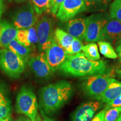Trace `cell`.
I'll return each mask as SVG.
<instances>
[{
    "label": "cell",
    "mask_w": 121,
    "mask_h": 121,
    "mask_svg": "<svg viewBox=\"0 0 121 121\" xmlns=\"http://www.w3.org/2000/svg\"><path fill=\"white\" fill-rule=\"evenodd\" d=\"M72 93L71 85L64 80L43 87L39 95V109L42 115L52 114L61 108L70 99Z\"/></svg>",
    "instance_id": "obj_1"
},
{
    "label": "cell",
    "mask_w": 121,
    "mask_h": 121,
    "mask_svg": "<svg viewBox=\"0 0 121 121\" xmlns=\"http://www.w3.org/2000/svg\"><path fill=\"white\" fill-rule=\"evenodd\" d=\"M59 69L63 73L74 77H84L103 74L107 70L106 63L103 60H91L82 52L68 55Z\"/></svg>",
    "instance_id": "obj_2"
},
{
    "label": "cell",
    "mask_w": 121,
    "mask_h": 121,
    "mask_svg": "<svg viewBox=\"0 0 121 121\" xmlns=\"http://www.w3.org/2000/svg\"><path fill=\"white\" fill-rule=\"evenodd\" d=\"M38 104L32 89L24 85L21 88L16 98V112L30 118L31 121H41L38 114Z\"/></svg>",
    "instance_id": "obj_3"
},
{
    "label": "cell",
    "mask_w": 121,
    "mask_h": 121,
    "mask_svg": "<svg viewBox=\"0 0 121 121\" xmlns=\"http://www.w3.org/2000/svg\"><path fill=\"white\" fill-rule=\"evenodd\" d=\"M26 62L7 48L0 49V69L10 78H19L25 69Z\"/></svg>",
    "instance_id": "obj_4"
},
{
    "label": "cell",
    "mask_w": 121,
    "mask_h": 121,
    "mask_svg": "<svg viewBox=\"0 0 121 121\" xmlns=\"http://www.w3.org/2000/svg\"><path fill=\"white\" fill-rule=\"evenodd\" d=\"M113 78V76L110 73L89 76L85 78L83 81L82 89L86 94L98 99L104 93Z\"/></svg>",
    "instance_id": "obj_5"
},
{
    "label": "cell",
    "mask_w": 121,
    "mask_h": 121,
    "mask_svg": "<svg viewBox=\"0 0 121 121\" xmlns=\"http://www.w3.org/2000/svg\"><path fill=\"white\" fill-rule=\"evenodd\" d=\"M39 52H43L51 46L54 40V22L52 18L44 15L36 24Z\"/></svg>",
    "instance_id": "obj_6"
},
{
    "label": "cell",
    "mask_w": 121,
    "mask_h": 121,
    "mask_svg": "<svg viewBox=\"0 0 121 121\" xmlns=\"http://www.w3.org/2000/svg\"><path fill=\"white\" fill-rule=\"evenodd\" d=\"M110 19L109 15L103 13H95L87 17L84 40L89 43L100 41L103 29Z\"/></svg>",
    "instance_id": "obj_7"
},
{
    "label": "cell",
    "mask_w": 121,
    "mask_h": 121,
    "mask_svg": "<svg viewBox=\"0 0 121 121\" xmlns=\"http://www.w3.org/2000/svg\"><path fill=\"white\" fill-rule=\"evenodd\" d=\"M38 16L33 4L28 2L14 15L13 24L18 30L29 28L36 25Z\"/></svg>",
    "instance_id": "obj_8"
},
{
    "label": "cell",
    "mask_w": 121,
    "mask_h": 121,
    "mask_svg": "<svg viewBox=\"0 0 121 121\" xmlns=\"http://www.w3.org/2000/svg\"><path fill=\"white\" fill-rule=\"evenodd\" d=\"M85 10L84 0H65L56 16L61 22H66Z\"/></svg>",
    "instance_id": "obj_9"
},
{
    "label": "cell",
    "mask_w": 121,
    "mask_h": 121,
    "mask_svg": "<svg viewBox=\"0 0 121 121\" xmlns=\"http://www.w3.org/2000/svg\"><path fill=\"white\" fill-rule=\"evenodd\" d=\"M28 64L33 73L38 78H48L53 73L47 60L45 53L44 52L30 58L28 60Z\"/></svg>",
    "instance_id": "obj_10"
},
{
    "label": "cell",
    "mask_w": 121,
    "mask_h": 121,
    "mask_svg": "<svg viewBox=\"0 0 121 121\" xmlns=\"http://www.w3.org/2000/svg\"><path fill=\"white\" fill-rule=\"evenodd\" d=\"M45 52L47 60L53 72L60 69L69 55L65 49L57 43L55 39Z\"/></svg>",
    "instance_id": "obj_11"
},
{
    "label": "cell",
    "mask_w": 121,
    "mask_h": 121,
    "mask_svg": "<svg viewBox=\"0 0 121 121\" xmlns=\"http://www.w3.org/2000/svg\"><path fill=\"white\" fill-rule=\"evenodd\" d=\"M121 39V22L110 18L103 29L100 40L119 44Z\"/></svg>",
    "instance_id": "obj_12"
},
{
    "label": "cell",
    "mask_w": 121,
    "mask_h": 121,
    "mask_svg": "<svg viewBox=\"0 0 121 121\" xmlns=\"http://www.w3.org/2000/svg\"><path fill=\"white\" fill-rule=\"evenodd\" d=\"M100 107V103L96 101L82 104L73 113L72 121H91Z\"/></svg>",
    "instance_id": "obj_13"
},
{
    "label": "cell",
    "mask_w": 121,
    "mask_h": 121,
    "mask_svg": "<svg viewBox=\"0 0 121 121\" xmlns=\"http://www.w3.org/2000/svg\"><path fill=\"white\" fill-rule=\"evenodd\" d=\"M87 17H80L68 21L66 29L67 33L81 41L85 39Z\"/></svg>",
    "instance_id": "obj_14"
},
{
    "label": "cell",
    "mask_w": 121,
    "mask_h": 121,
    "mask_svg": "<svg viewBox=\"0 0 121 121\" xmlns=\"http://www.w3.org/2000/svg\"><path fill=\"white\" fill-rule=\"evenodd\" d=\"M15 40L31 49L33 48H35L36 45H38V43L36 25L28 29L18 30Z\"/></svg>",
    "instance_id": "obj_15"
},
{
    "label": "cell",
    "mask_w": 121,
    "mask_h": 121,
    "mask_svg": "<svg viewBox=\"0 0 121 121\" xmlns=\"http://www.w3.org/2000/svg\"><path fill=\"white\" fill-rule=\"evenodd\" d=\"M18 29L13 24L0 20V48H6L12 40L16 38Z\"/></svg>",
    "instance_id": "obj_16"
},
{
    "label": "cell",
    "mask_w": 121,
    "mask_h": 121,
    "mask_svg": "<svg viewBox=\"0 0 121 121\" xmlns=\"http://www.w3.org/2000/svg\"><path fill=\"white\" fill-rule=\"evenodd\" d=\"M11 102L9 90L4 83L0 81V119L11 117Z\"/></svg>",
    "instance_id": "obj_17"
},
{
    "label": "cell",
    "mask_w": 121,
    "mask_h": 121,
    "mask_svg": "<svg viewBox=\"0 0 121 121\" xmlns=\"http://www.w3.org/2000/svg\"><path fill=\"white\" fill-rule=\"evenodd\" d=\"M121 95V82L113 78L98 100L102 102L108 103Z\"/></svg>",
    "instance_id": "obj_18"
},
{
    "label": "cell",
    "mask_w": 121,
    "mask_h": 121,
    "mask_svg": "<svg viewBox=\"0 0 121 121\" xmlns=\"http://www.w3.org/2000/svg\"><path fill=\"white\" fill-rule=\"evenodd\" d=\"M6 48L20 56L26 62H28L31 51L30 48L24 46L14 39L10 42Z\"/></svg>",
    "instance_id": "obj_19"
},
{
    "label": "cell",
    "mask_w": 121,
    "mask_h": 121,
    "mask_svg": "<svg viewBox=\"0 0 121 121\" xmlns=\"http://www.w3.org/2000/svg\"><path fill=\"white\" fill-rule=\"evenodd\" d=\"M75 38L62 29L57 28L54 30V39L60 46L65 49L73 41Z\"/></svg>",
    "instance_id": "obj_20"
},
{
    "label": "cell",
    "mask_w": 121,
    "mask_h": 121,
    "mask_svg": "<svg viewBox=\"0 0 121 121\" xmlns=\"http://www.w3.org/2000/svg\"><path fill=\"white\" fill-rule=\"evenodd\" d=\"M86 10L90 11H104L112 0H84Z\"/></svg>",
    "instance_id": "obj_21"
},
{
    "label": "cell",
    "mask_w": 121,
    "mask_h": 121,
    "mask_svg": "<svg viewBox=\"0 0 121 121\" xmlns=\"http://www.w3.org/2000/svg\"><path fill=\"white\" fill-rule=\"evenodd\" d=\"M82 51L85 56L91 60H100V56L98 51V45L94 42H90L83 46Z\"/></svg>",
    "instance_id": "obj_22"
},
{
    "label": "cell",
    "mask_w": 121,
    "mask_h": 121,
    "mask_svg": "<svg viewBox=\"0 0 121 121\" xmlns=\"http://www.w3.org/2000/svg\"><path fill=\"white\" fill-rule=\"evenodd\" d=\"M100 52L104 56L108 58L116 59L117 58V54L115 52L111 44L108 42L100 40L98 42Z\"/></svg>",
    "instance_id": "obj_23"
},
{
    "label": "cell",
    "mask_w": 121,
    "mask_h": 121,
    "mask_svg": "<svg viewBox=\"0 0 121 121\" xmlns=\"http://www.w3.org/2000/svg\"><path fill=\"white\" fill-rule=\"evenodd\" d=\"M109 16L111 19L121 22V0H114L110 4Z\"/></svg>",
    "instance_id": "obj_24"
},
{
    "label": "cell",
    "mask_w": 121,
    "mask_h": 121,
    "mask_svg": "<svg viewBox=\"0 0 121 121\" xmlns=\"http://www.w3.org/2000/svg\"><path fill=\"white\" fill-rule=\"evenodd\" d=\"M50 1L51 0H31L36 13L40 15L48 10Z\"/></svg>",
    "instance_id": "obj_25"
},
{
    "label": "cell",
    "mask_w": 121,
    "mask_h": 121,
    "mask_svg": "<svg viewBox=\"0 0 121 121\" xmlns=\"http://www.w3.org/2000/svg\"><path fill=\"white\" fill-rule=\"evenodd\" d=\"M83 43L79 39L75 38L72 43L65 49V52L69 55H73L80 53L82 51Z\"/></svg>",
    "instance_id": "obj_26"
},
{
    "label": "cell",
    "mask_w": 121,
    "mask_h": 121,
    "mask_svg": "<svg viewBox=\"0 0 121 121\" xmlns=\"http://www.w3.org/2000/svg\"><path fill=\"white\" fill-rule=\"evenodd\" d=\"M121 114V107H114L107 109L104 121H116Z\"/></svg>",
    "instance_id": "obj_27"
},
{
    "label": "cell",
    "mask_w": 121,
    "mask_h": 121,
    "mask_svg": "<svg viewBox=\"0 0 121 121\" xmlns=\"http://www.w3.org/2000/svg\"><path fill=\"white\" fill-rule=\"evenodd\" d=\"M65 0H51L48 10L53 15L56 16L59 9Z\"/></svg>",
    "instance_id": "obj_28"
},
{
    "label": "cell",
    "mask_w": 121,
    "mask_h": 121,
    "mask_svg": "<svg viewBox=\"0 0 121 121\" xmlns=\"http://www.w3.org/2000/svg\"><path fill=\"white\" fill-rule=\"evenodd\" d=\"M114 107H121V95L111 102L107 103L105 108L108 109L109 108H114Z\"/></svg>",
    "instance_id": "obj_29"
},
{
    "label": "cell",
    "mask_w": 121,
    "mask_h": 121,
    "mask_svg": "<svg viewBox=\"0 0 121 121\" xmlns=\"http://www.w3.org/2000/svg\"><path fill=\"white\" fill-rule=\"evenodd\" d=\"M106 111H107L106 108H104V109L100 111L95 117H94L93 119L91 121H104Z\"/></svg>",
    "instance_id": "obj_30"
},
{
    "label": "cell",
    "mask_w": 121,
    "mask_h": 121,
    "mask_svg": "<svg viewBox=\"0 0 121 121\" xmlns=\"http://www.w3.org/2000/svg\"><path fill=\"white\" fill-rule=\"evenodd\" d=\"M6 5L4 0H0V18L1 17L4 11H5Z\"/></svg>",
    "instance_id": "obj_31"
},
{
    "label": "cell",
    "mask_w": 121,
    "mask_h": 121,
    "mask_svg": "<svg viewBox=\"0 0 121 121\" xmlns=\"http://www.w3.org/2000/svg\"><path fill=\"white\" fill-rule=\"evenodd\" d=\"M117 52L118 53V56L119 60L121 61V43L118 44V45L117 46Z\"/></svg>",
    "instance_id": "obj_32"
},
{
    "label": "cell",
    "mask_w": 121,
    "mask_h": 121,
    "mask_svg": "<svg viewBox=\"0 0 121 121\" xmlns=\"http://www.w3.org/2000/svg\"><path fill=\"white\" fill-rule=\"evenodd\" d=\"M15 121H30L29 119L25 117H20L19 119H17V120H16Z\"/></svg>",
    "instance_id": "obj_33"
},
{
    "label": "cell",
    "mask_w": 121,
    "mask_h": 121,
    "mask_svg": "<svg viewBox=\"0 0 121 121\" xmlns=\"http://www.w3.org/2000/svg\"><path fill=\"white\" fill-rule=\"evenodd\" d=\"M12 119L11 117L5 118H3L0 119V121H11Z\"/></svg>",
    "instance_id": "obj_34"
},
{
    "label": "cell",
    "mask_w": 121,
    "mask_h": 121,
    "mask_svg": "<svg viewBox=\"0 0 121 121\" xmlns=\"http://www.w3.org/2000/svg\"><path fill=\"white\" fill-rule=\"evenodd\" d=\"M10 1H15L16 2H24L25 1H28V0H10Z\"/></svg>",
    "instance_id": "obj_35"
},
{
    "label": "cell",
    "mask_w": 121,
    "mask_h": 121,
    "mask_svg": "<svg viewBox=\"0 0 121 121\" xmlns=\"http://www.w3.org/2000/svg\"><path fill=\"white\" fill-rule=\"evenodd\" d=\"M117 73L118 74V75L119 76V77L121 78V69H118L117 70Z\"/></svg>",
    "instance_id": "obj_36"
},
{
    "label": "cell",
    "mask_w": 121,
    "mask_h": 121,
    "mask_svg": "<svg viewBox=\"0 0 121 121\" xmlns=\"http://www.w3.org/2000/svg\"><path fill=\"white\" fill-rule=\"evenodd\" d=\"M43 121H54L53 120V119H51V118H49L45 117V119H44Z\"/></svg>",
    "instance_id": "obj_37"
},
{
    "label": "cell",
    "mask_w": 121,
    "mask_h": 121,
    "mask_svg": "<svg viewBox=\"0 0 121 121\" xmlns=\"http://www.w3.org/2000/svg\"><path fill=\"white\" fill-rule=\"evenodd\" d=\"M116 121H121V114L120 115V116H119V118L117 119V120Z\"/></svg>",
    "instance_id": "obj_38"
},
{
    "label": "cell",
    "mask_w": 121,
    "mask_h": 121,
    "mask_svg": "<svg viewBox=\"0 0 121 121\" xmlns=\"http://www.w3.org/2000/svg\"><path fill=\"white\" fill-rule=\"evenodd\" d=\"M120 43H121V40H120V42H119V44H120Z\"/></svg>",
    "instance_id": "obj_39"
}]
</instances>
